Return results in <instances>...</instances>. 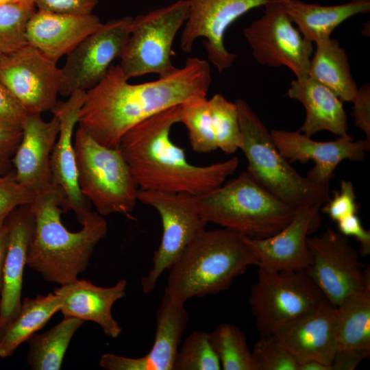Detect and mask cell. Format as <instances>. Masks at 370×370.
Here are the masks:
<instances>
[{"instance_id":"7a4b0ae2","label":"cell","mask_w":370,"mask_h":370,"mask_svg":"<svg viewBox=\"0 0 370 370\" xmlns=\"http://www.w3.org/2000/svg\"><path fill=\"white\" fill-rule=\"evenodd\" d=\"M180 105L136 125L121 139L119 148L140 189L197 195L223 184L238 166L236 157L205 166L188 161L170 135L180 123Z\"/></svg>"},{"instance_id":"ee69618b","label":"cell","mask_w":370,"mask_h":370,"mask_svg":"<svg viewBox=\"0 0 370 370\" xmlns=\"http://www.w3.org/2000/svg\"><path fill=\"white\" fill-rule=\"evenodd\" d=\"M368 356L364 352L354 349H338L332 362L331 370H353Z\"/></svg>"},{"instance_id":"8fae6325","label":"cell","mask_w":370,"mask_h":370,"mask_svg":"<svg viewBox=\"0 0 370 370\" xmlns=\"http://www.w3.org/2000/svg\"><path fill=\"white\" fill-rule=\"evenodd\" d=\"M243 34L259 64L286 66L296 79L308 76L312 43L294 26L279 0L265 3L262 16L245 28Z\"/></svg>"},{"instance_id":"74e56055","label":"cell","mask_w":370,"mask_h":370,"mask_svg":"<svg viewBox=\"0 0 370 370\" xmlns=\"http://www.w3.org/2000/svg\"><path fill=\"white\" fill-rule=\"evenodd\" d=\"M320 210L336 222L354 214H357L358 206L353 183L350 180H342L339 190L334 192V196L321 206Z\"/></svg>"},{"instance_id":"d4e9b609","label":"cell","mask_w":370,"mask_h":370,"mask_svg":"<svg viewBox=\"0 0 370 370\" xmlns=\"http://www.w3.org/2000/svg\"><path fill=\"white\" fill-rule=\"evenodd\" d=\"M287 95L301 103L306 110L300 132L310 137L324 130L338 136L349 134L343 101L323 84L309 76L295 79L291 82Z\"/></svg>"},{"instance_id":"277c9868","label":"cell","mask_w":370,"mask_h":370,"mask_svg":"<svg viewBox=\"0 0 370 370\" xmlns=\"http://www.w3.org/2000/svg\"><path fill=\"white\" fill-rule=\"evenodd\" d=\"M252 265L256 266V260L247 237L225 227L204 229L169 269L164 293L182 304L195 297L217 294Z\"/></svg>"},{"instance_id":"ffe728a7","label":"cell","mask_w":370,"mask_h":370,"mask_svg":"<svg viewBox=\"0 0 370 370\" xmlns=\"http://www.w3.org/2000/svg\"><path fill=\"white\" fill-rule=\"evenodd\" d=\"M337 307L325 299L318 307L286 323L272 336L299 362L317 360L330 366L336 351Z\"/></svg>"},{"instance_id":"5b68a950","label":"cell","mask_w":370,"mask_h":370,"mask_svg":"<svg viewBox=\"0 0 370 370\" xmlns=\"http://www.w3.org/2000/svg\"><path fill=\"white\" fill-rule=\"evenodd\" d=\"M195 200L208 223L252 239L277 234L291 221L295 210L261 186L247 171L213 190L195 195Z\"/></svg>"},{"instance_id":"d6986e66","label":"cell","mask_w":370,"mask_h":370,"mask_svg":"<svg viewBox=\"0 0 370 370\" xmlns=\"http://www.w3.org/2000/svg\"><path fill=\"white\" fill-rule=\"evenodd\" d=\"M184 304L164 292L156 312L155 338L150 351L138 358L105 354L99 360L101 367L106 370H173L182 337L189 321Z\"/></svg>"},{"instance_id":"ac0fdd59","label":"cell","mask_w":370,"mask_h":370,"mask_svg":"<svg viewBox=\"0 0 370 370\" xmlns=\"http://www.w3.org/2000/svg\"><path fill=\"white\" fill-rule=\"evenodd\" d=\"M86 91H75L65 101H58L51 110L57 116L60 130L51 159V181L61 189L64 209L72 210L82 225L91 210L81 192L74 148V128L83 104Z\"/></svg>"},{"instance_id":"cb8c5ba5","label":"cell","mask_w":370,"mask_h":370,"mask_svg":"<svg viewBox=\"0 0 370 370\" xmlns=\"http://www.w3.org/2000/svg\"><path fill=\"white\" fill-rule=\"evenodd\" d=\"M101 24L92 14H66L37 9L27 24V44L57 62Z\"/></svg>"},{"instance_id":"ab89813d","label":"cell","mask_w":370,"mask_h":370,"mask_svg":"<svg viewBox=\"0 0 370 370\" xmlns=\"http://www.w3.org/2000/svg\"><path fill=\"white\" fill-rule=\"evenodd\" d=\"M36 8L54 13L86 15L92 14L99 0H33Z\"/></svg>"},{"instance_id":"484cf974","label":"cell","mask_w":370,"mask_h":370,"mask_svg":"<svg viewBox=\"0 0 370 370\" xmlns=\"http://www.w3.org/2000/svg\"><path fill=\"white\" fill-rule=\"evenodd\" d=\"M303 37L315 44L330 38L332 32L349 18L370 11V0H350L333 5H321L300 0H279Z\"/></svg>"},{"instance_id":"9a60e30c","label":"cell","mask_w":370,"mask_h":370,"mask_svg":"<svg viewBox=\"0 0 370 370\" xmlns=\"http://www.w3.org/2000/svg\"><path fill=\"white\" fill-rule=\"evenodd\" d=\"M269 1L188 0L189 14L181 34V49L191 52L195 40L204 38L208 60L219 73L230 69L236 56L225 47L227 29L239 17Z\"/></svg>"},{"instance_id":"7402d4cb","label":"cell","mask_w":370,"mask_h":370,"mask_svg":"<svg viewBox=\"0 0 370 370\" xmlns=\"http://www.w3.org/2000/svg\"><path fill=\"white\" fill-rule=\"evenodd\" d=\"M5 223L7 246L0 303V331L16 314L21 305L23 272L35 225L29 204L15 208Z\"/></svg>"},{"instance_id":"f6af8a7d","label":"cell","mask_w":370,"mask_h":370,"mask_svg":"<svg viewBox=\"0 0 370 370\" xmlns=\"http://www.w3.org/2000/svg\"><path fill=\"white\" fill-rule=\"evenodd\" d=\"M7 246V227L5 223L0 227V303L1 295L3 288V275L4 260Z\"/></svg>"},{"instance_id":"5bb4252c","label":"cell","mask_w":370,"mask_h":370,"mask_svg":"<svg viewBox=\"0 0 370 370\" xmlns=\"http://www.w3.org/2000/svg\"><path fill=\"white\" fill-rule=\"evenodd\" d=\"M61 82L57 62L28 44L4 55L0 62V82L27 113L51 111L58 102Z\"/></svg>"},{"instance_id":"7bdbcfd3","label":"cell","mask_w":370,"mask_h":370,"mask_svg":"<svg viewBox=\"0 0 370 370\" xmlns=\"http://www.w3.org/2000/svg\"><path fill=\"white\" fill-rule=\"evenodd\" d=\"M338 232L346 236L354 237L360 243V254L370 253V231L365 230L357 214L347 216L337 222Z\"/></svg>"},{"instance_id":"9c48e42d","label":"cell","mask_w":370,"mask_h":370,"mask_svg":"<svg viewBox=\"0 0 370 370\" xmlns=\"http://www.w3.org/2000/svg\"><path fill=\"white\" fill-rule=\"evenodd\" d=\"M258 269L249 304L260 336L273 335L327 299L306 270Z\"/></svg>"},{"instance_id":"8d00e7d4","label":"cell","mask_w":370,"mask_h":370,"mask_svg":"<svg viewBox=\"0 0 370 370\" xmlns=\"http://www.w3.org/2000/svg\"><path fill=\"white\" fill-rule=\"evenodd\" d=\"M36 193L18 182L14 170L0 175V227L8 215L17 207L30 204Z\"/></svg>"},{"instance_id":"e0dca14e","label":"cell","mask_w":370,"mask_h":370,"mask_svg":"<svg viewBox=\"0 0 370 370\" xmlns=\"http://www.w3.org/2000/svg\"><path fill=\"white\" fill-rule=\"evenodd\" d=\"M321 207L317 204L299 206L291 221L277 234L260 239L247 238L256 266L278 271L308 269L312 257L307 238L320 224Z\"/></svg>"},{"instance_id":"1f68e13d","label":"cell","mask_w":370,"mask_h":370,"mask_svg":"<svg viewBox=\"0 0 370 370\" xmlns=\"http://www.w3.org/2000/svg\"><path fill=\"white\" fill-rule=\"evenodd\" d=\"M180 123L186 127L194 151L206 153L218 149L206 97H194L182 103Z\"/></svg>"},{"instance_id":"b9f144b4","label":"cell","mask_w":370,"mask_h":370,"mask_svg":"<svg viewBox=\"0 0 370 370\" xmlns=\"http://www.w3.org/2000/svg\"><path fill=\"white\" fill-rule=\"evenodd\" d=\"M352 103H354L352 116L354 124L365 133V139L370 142V86L369 84H365L358 88Z\"/></svg>"},{"instance_id":"7dc6e473","label":"cell","mask_w":370,"mask_h":370,"mask_svg":"<svg viewBox=\"0 0 370 370\" xmlns=\"http://www.w3.org/2000/svg\"><path fill=\"white\" fill-rule=\"evenodd\" d=\"M8 3H27L34 4L33 0H0V5Z\"/></svg>"},{"instance_id":"4dcf8cb0","label":"cell","mask_w":370,"mask_h":370,"mask_svg":"<svg viewBox=\"0 0 370 370\" xmlns=\"http://www.w3.org/2000/svg\"><path fill=\"white\" fill-rule=\"evenodd\" d=\"M211 345L224 370H260L245 334L230 323L219 324L209 332Z\"/></svg>"},{"instance_id":"e575fe53","label":"cell","mask_w":370,"mask_h":370,"mask_svg":"<svg viewBox=\"0 0 370 370\" xmlns=\"http://www.w3.org/2000/svg\"><path fill=\"white\" fill-rule=\"evenodd\" d=\"M221 363L209 338V332L194 330L179 347L173 370H220Z\"/></svg>"},{"instance_id":"f1b7e54d","label":"cell","mask_w":370,"mask_h":370,"mask_svg":"<svg viewBox=\"0 0 370 370\" xmlns=\"http://www.w3.org/2000/svg\"><path fill=\"white\" fill-rule=\"evenodd\" d=\"M336 349L370 354V284L348 295L337 306L334 323Z\"/></svg>"},{"instance_id":"52a82bcc","label":"cell","mask_w":370,"mask_h":370,"mask_svg":"<svg viewBox=\"0 0 370 370\" xmlns=\"http://www.w3.org/2000/svg\"><path fill=\"white\" fill-rule=\"evenodd\" d=\"M73 141L78 183L84 197L103 217H129L138 201V187L120 149L102 145L80 127Z\"/></svg>"},{"instance_id":"60d3db41","label":"cell","mask_w":370,"mask_h":370,"mask_svg":"<svg viewBox=\"0 0 370 370\" xmlns=\"http://www.w3.org/2000/svg\"><path fill=\"white\" fill-rule=\"evenodd\" d=\"M21 136L22 129L0 124V175L12 170V158Z\"/></svg>"},{"instance_id":"83f0119b","label":"cell","mask_w":370,"mask_h":370,"mask_svg":"<svg viewBox=\"0 0 370 370\" xmlns=\"http://www.w3.org/2000/svg\"><path fill=\"white\" fill-rule=\"evenodd\" d=\"M60 310V300L53 293L24 298L16 314L0 331V358L12 356Z\"/></svg>"},{"instance_id":"f546056e","label":"cell","mask_w":370,"mask_h":370,"mask_svg":"<svg viewBox=\"0 0 370 370\" xmlns=\"http://www.w3.org/2000/svg\"><path fill=\"white\" fill-rule=\"evenodd\" d=\"M84 321L73 317H64L48 330L35 333L27 341L26 360L34 370H59L65 353L75 332Z\"/></svg>"},{"instance_id":"30bf717a","label":"cell","mask_w":370,"mask_h":370,"mask_svg":"<svg viewBox=\"0 0 370 370\" xmlns=\"http://www.w3.org/2000/svg\"><path fill=\"white\" fill-rule=\"evenodd\" d=\"M138 201L153 208L160 214L162 234L152 258V267L140 280L143 293L156 286L160 275L169 269L186 247L208 223L199 214L195 195L138 188Z\"/></svg>"},{"instance_id":"f35d334b","label":"cell","mask_w":370,"mask_h":370,"mask_svg":"<svg viewBox=\"0 0 370 370\" xmlns=\"http://www.w3.org/2000/svg\"><path fill=\"white\" fill-rule=\"evenodd\" d=\"M27 112L0 82V124L22 129Z\"/></svg>"},{"instance_id":"4fadbf2b","label":"cell","mask_w":370,"mask_h":370,"mask_svg":"<svg viewBox=\"0 0 370 370\" xmlns=\"http://www.w3.org/2000/svg\"><path fill=\"white\" fill-rule=\"evenodd\" d=\"M132 19L124 16L102 23L66 56L60 69L59 94L69 97L75 91H86L103 79L123 52Z\"/></svg>"},{"instance_id":"6da1fadb","label":"cell","mask_w":370,"mask_h":370,"mask_svg":"<svg viewBox=\"0 0 370 370\" xmlns=\"http://www.w3.org/2000/svg\"><path fill=\"white\" fill-rule=\"evenodd\" d=\"M119 65L112 64L103 79L86 91L79 127L102 145L119 147L132 127L171 107L206 97L212 76L209 63L197 57L156 80L130 84Z\"/></svg>"},{"instance_id":"44dd1931","label":"cell","mask_w":370,"mask_h":370,"mask_svg":"<svg viewBox=\"0 0 370 370\" xmlns=\"http://www.w3.org/2000/svg\"><path fill=\"white\" fill-rule=\"evenodd\" d=\"M59 130L55 115L45 121L40 113L27 114L12 166L16 181L36 194L52 182L50 159Z\"/></svg>"},{"instance_id":"4316f807","label":"cell","mask_w":370,"mask_h":370,"mask_svg":"<svg viewBox=\"0 0 370 370\" xmlns=\"http://www.w3.org/2000/svg\"><path fill=\"white\" fill-rule=\"evenodd\" d=\"M308 76L329 88L342 101L353 102L358 88L347 53L337 40L330 37L316 43Z\"/></svg>"},{"instance_id":"d590c367","label":"cell","mask_w":370,"mask_h":370,"mask_svg":"<svg viewBox=\"0 0 370 370\" xmlns=\"http://www.w3.org/2000/svg\"><path fill=\"white\" fill-rule=\"evenodd\" d=\"M251 352L260 370H298L299 362L272 335L260 336Z\"/></svg>"},{"instance_id":"ba28073f","label":"cell","mask_w":370,"mask_h":370,"mask_svg":"<svg viewBox=\"0 0 370 370\" xmlns=\"http://www.w3.org/2000/svg\"><path fill=\"white\" fill-rule=\"evenodd\" d=\"M188 14V0H177L133 18L119 64L127 80L151 73L165 77L177 69L172 47Z\"/></svg>"},{"instance_id":"2e32d148","label":"cell","mask_w":370,"mask_h":370,"mask_svg":"<svg viewBox=\"0 0 370 370\" xmlns=\"http://www.w3.org/2000/svg\"><path fill=\"white\" fill-rule=\"evenodd\" d=\"M270 132L278 151L284 158L301 163L314 162V166L306 177L322 185L330 186L334 171L343 160L362 161L370 149L369 141L354 140L349 134L334 140L321 142L311 139L299 130Z\"/></svg>"},{"instance_id":"8992f818","label":"cell","mask_w":370,"mask_h":370,"mask_svg":"<svg viewBox=\"0 0 370 370\" xmlns=\"http://www.w3.org/2000/svg\"><path fill=\"white\" fill-rule=\"evenodd\" d=\"M241 132L240 149L245 154L247 173L267 191L296 208L323 206L330 199L329 186L301 175L280 155L271 132L243 99L236 101Z\"/></svg>"},{"instance_id":"bcb514c9","label":"cell","mask_w":370,"mask_h":370,"mask_svg":"<svg viewBox=\"0 0 370 370\" xmlns=\"http://www.w3.org/2000/svg\"><path fill=\"white\" fill-rule=\"evenodd\" d=\"M298 370H331V367L317 360H308L301 363Z\"/></svg>"},{"instance_id":"7c38bea8","label":"cell","mask_w":370,"mask_h":370,"mask_svg":"<svg viewBox=\"0 0 370 370\" xmlns=\"http://www.w3.org/2000/svg\"><path fill=\"white\" fill-rule=\"evenodd\" d=\"M307 245L312 260L306 270L334 306L370 284L369 269H363L347 236L328 229L319 236H308Z\"/></svg>"},{"instance_id":"d6a6232c","label":"cell","mask_w":370,"mask_h":370,"mask_svg":"<svg viewBox=\"0 0 370 370\" xmlns=\"http://www.w3.org/2000/svg\"><path fill=\"white\" fill-rule=\"evenodd\" d=\"M217 147L227 154L240 149L241 132L236 102H232L221 94H215L208 99Z\"/></svg>"},{"instance_id":"3957f363","label":"cell","mask_w":370,"mask_h":370,"mask_svg":"<svg viewBox=\"0 0 370 370\" xmlns=\"http://www.w3.org/2000/svg\"><path fill=\"white\" fill-rule=\"evenodd\" d=\"M64 197L51 182L36 193L29 204L34 217V231L27 265L47 281L63 285L77 279L89 264L94 249L105 238L108 223L103 216L90 212L77 232L61 221Z\"/></svg>"},{"instance_id":"836d02e7","label":"cell","mask_w":370,"mask_h":370,"mask_svg":"<svg viewBox=\"0 0 370 370\" xmlns=\"http://www.w3.org/2000/svg\"><path fill=\"white\" fill-rule=\"evenodd\" d=\"M34 4L0 5V51L11 54L25 45L26 27L36 11Z\"/></svg>"},{"instance_id":"c3c4849f","label":"cell","mask_w":370,"mask_h":370,"mask_svg":"<svg viewBox=\"0 0 370 370\" xmlns=\"http://www.w3.org/2000/svg\"><path fill=\"white\" fill-rule=\"evenodd\" d=\"M3 56H4V55L0 51V62L2 60V58H3Z\"/></svg>"},{"instance_id":"603a6c76","label":"cell","mask_w":370,"mask_h":370,"mask_svg":"<svg viewBox=\"0 0 370 370\" xmlns=\"http://www.w3.org/2000/svg\"><path fill=\"white\" fill-rule=\"evenodd\" d=\"M127 286L124 279L112 286L101 287L77 278L56 288L53 293L60 300V311L64 317L93 321L106 336L115 338L121 334L123 328L112 317V308L117 300L126 295Z\"/></svg>"}]
</instances>
